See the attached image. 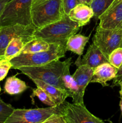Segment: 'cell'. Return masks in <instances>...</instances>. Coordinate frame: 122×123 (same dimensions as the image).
<instances>
[{
    "mask_svg": "<svg viewBox=\"0 0 122 123\" xmlns=\"http://www.w3.org/2000/svg\"><path fill=\"white\" fill-rule=\"evenodd\" d=\"M80 28L78 24L65 13L61 20L37 28L33 34V38L43 40L49 44H60L66 46L68 38L75 34Z\"/></svg>",
    "mask_w": 122,
    "mask_h": 123,
    "instance_id": "1",
    "label": "cell"
},
{
    "mask_svg": "<svg viewBox=\"0 0 122 123\" xmlns=\"http://www.w3.org/2000/svg\"><path fill=\"white\" fill-rule=\"evenodd\" d=\"M65 64L66 60L61 61L59 60L39 66L21 67L18 70L31 80L39 79L69 94L62 80Z\"/></svg>",
    "mask_w": 122,
    "mask_h": 123,
    "instance_id": "2",
    "label": "cell"
},
{
    "mask_svg": "<svg viewBox=\"0 0 122 123\" xmlns=\"http://www.w3.org/2000/svg\"><path fill=\"white\" fill-rule=\"evenodd\" d=\"M65 13L62 0H33L31 7L32 25L37 28L61 20Z\"/></svg>",
    "mask_w": 122,
    "mask_h": 123,
    "instance_id": "3",
    "label": "cell"
},
{
    "mask_svg": "<svg viewBox=\"0 0 122 123\" xmlns=\"http://www.w3.org/2000/svg\"><path fill=\"white\" fill-rule=\"evenodd\" d=\"M66 46L60 44L50 43L49 50L32 54H20L10 60L11 68L18 69L21 67L39 66L64 57Z\"/></svg>",
    "mask_w": 122,
    "mask_h": 123,
    "instance_id": "4",
    "label": "cell"
},
{
    "mask_svg": "<svg viewBox=\"0 0 122 123\" xmlns=\"http://www.w3.org/2000/svg\"><path fill=\"white\" fill-rule=\"evenodd\" d=\"M33 0H10L0 15V27L19 24L32 25L31 7Z\"/></svg>",
    "mask_w": 122,
    "mask_h": 123,
    "instance_id": "5",
    "label": "cell"
},
{
    "mask_svg": "<svg viewBox=\"0 0 122 123\" xmlns=\"http://www.w3.org/2000/svg\"><path fill=\"white\" fill-rule=\"evenodd\" d=\"M63 103L55 107L14 109L4 123H43L54 114H63Z\"/></svg>",
    "mask_w": 122,
    "mask_h": 123,
    "instance_id": "6",
    "label": "cell"
},
{
    "mask_svg": "<svg viewBox=\"0 0 122 123\" xmlns=\"http://www.w3.org/2000/svg\"><path fill=\"white\" fill-rule=\"evenodd\" d=\"M93 43L108 58L114 49L122 47V26L105 29L98 25L93 36Z\"/></svg>",
    "mask_w": 122,
    "mask_h": 123,
    "instance_id": "7",
    "label": "cell"
},
{
    "mask_svg": "<svg viewBox=\"0 0 122 123\" xmlns=\"http://www.w3.org/2000/svg\"><path fill=\"white\" fill-rule=\"evenodd\" d=\"M37 28L33 25H16L0 27V58H4L8 43L14 38H20L25 44L33 40Z\"/></svg>",
    "mask_w": 122,
    "mask_h": 123,
    "instance_id": "8",
    "label": "cell"
},
{
    "mask_svg": "<svg viewBox=\"0 0 122 123\" xmlns=\"http://www.w3.org/2000/svg\"><path fill=\"white\" fill-rule=\"evenodd\" d=\"M63 115L68 123H105L91 114L85 105L65 102Z\"/></svg>",
    "mask_w": 122,
    "mask_h": 123,
    "instance_id": "9",
    "label": "cell"
},
{
    "mask_svg": "<svg viewBox=\"0 0 122 123\" xmlns=\"http://www.w3.org/2000/svg\"><path fill=\"white\" fill-rule=\"evenodd\" d=\"M99 26L105 29L122 26V0H114L99 17Z\"/></svg>",
    "mask_w": 122,
    "mask_h": 123,
    "instance_id": "10",
    "label": "cell"
},
{
    "mask_svg": "<svg viewBox=\"0 0 122 123\" xmlns=\"http://www.w3.org/2000/svg\"><path fill=\"white\" fill-rule=\"evenodd\" d=\"M106 62H109L108 58L95 44L92 43L89 46L83 58H81L80 56L78 57L75 64L77 67L85 65L94 68L100 64Z\"/></svg>",
    "mask_w": 122,
    "mask_h": 123,
    "instance_id": "11",
    "label": "cell"
},
{
    "mask_svg": "<svg viewBox=\"0 0 122 123\" xmlns=\"http://www.w3.org/2000/svg\"><path fill=\"white\" fill-rule=\"evenodd\" d=\"M93 68L82 65L78 67L73 75H72L78 88L77 104L84 105V95L85 90L88 84L90 82L91 79L93 77Z\"/></svg>",
    "mask_w": 122,
    "mask_h": 123,
    "instance_id": "12",
    "label": "cell"
},
{
    "mask_svg": "<svg viewBox=\"0 0 122 123\" xmlns=\"http://www.w3.org/2000/svg\"><path fill=\"white\" fill-rule=\"evenodd\" d=\"M117 68L109 62L100 64L94 68L91 83H99L102 86H108V81L114 79L117 73Z\"/></svg>",
    "mask_w": 122,
    "mask_h": 123,
    "instance_id": "13",
    "label": "cell"
},
{
    "mask_svg": "<svg viewBox=\"0 0 122 123\" xmlns=\"http://www.w3.org/2000/svg\"><path fill=\"white\" fill-rule=\"evenodd\" d=\"M68 15L72 20L77 23L81 27L89 23L94 14L89 5L80 3L73 8Z\"/></svg>",
    "mask_w": 122,
    "mask_h": 123,
    "instance_id": "14",
    "label": "cell"
},
{
    "mask_svg": "<svg viewBox=\"0 0 122 123\" xmlns=\"http://www.w3.org/2000/svg\"><path fill=\"white\" fill-rule=\"evenodd\" d=\"M32 80L35 84L37 87L40 88L46 92L55 101L57 106L63 104L65 102L66 98L70 97V95L68 92H65L56 86L44 82L39 79H33Z\"/></svg>",
    "mask_w": 122,
    "mask_h": 123,
    "instance_id": "15",
    "label": "cell"
},
{
    "mask_svg": "<svg viewBox=\"0 0 122 123\" xmlns=\"http://www.w3.org/2000/svg\"><path fill=\"white\" fill-rule=\"evenodd\" d=\"M90 36L75 34L68 38L66 44L67 51H71L78 56L83 55L86 44L89 40Z\"/></svg>",
    "mask_w": 122,
    "mask_h": 123,
    "instance_id": "16",
    "label": "cell"
},
{
    "mask_svg": "<svg viewBox=\"0 0 122 123\" xmlns=\"http://www.w3.org/2000/svg\"><path fill=\"white\" fill-rule=\"evenodd\" d=\"M26 83L16 76L8 78L4 85V91L10 95H17L22 93L28 88Z\"/></svg>",
    "mask_w": 122,
    "mask_h": 123,
    "instance_id": "17",
    "label": "cell"
},
{
    "mask_svg": "<svg viewBox=\"0 0 122 123\" xmlns=\"http://www.w3.org/2000/svg\"><path fill=\"white\" fill-rule=\"evenodd\" d=\"M50 44L45 41L38 38L33 40L24 45L20 54H32L49 50Z\"/></svg>",
    "mask_w": 122,
    "mask_h": 123,
    "instance_id": "18",
    "label": "cell"
},
{
    "mask_svg": "<svg viewBox=\"0 0 122 123\" xmlns=\"http://www.w3.org/2000/svg\"><path fill=\"white\" fill-rule=\"evenodd\" d=\"M25 43L20 38H14L8 43L5 50L4 58L10 60L21 53Z\"/></svg>",
    "mask_w": 122,
    "mask_h": 123,
    "instance_id": "19",
    "label": "cell"
},
{
    "mask_svg": "<svg viewBox=\"0 0 122 123\" xmlns=\"http://www.w3.org/2000/svg\"><path fill=\"white\" fill-rule=\"evenodd\" d=\"M114 0H92L90 7L93 12L96 20H98L99 17L106 10L108 7L112 3Z\"/></svg>",
    "mask_w": 122,
    "mask_h": 123,
    "instance_id": "20",
    "label": "cell"
},
{
    "mask_svg": "<svg viewBox=\"0 0 122 123\" xmlns=\"http://www.w3.org/2000/svg\"><path fill=\"white\" fill-rule=\"evenodd\" d=\"M37 97L42 103L49 106V107L57 106V105L53 98L40 88L37 87V88L33 89L31 97Z\"/></svg>",
    "mask_w": 122,
    "mask_h": 123,
    "instance_id": "21",
    "label": "cell"
},
{
    "mask_svg": "<svg viewBox=\"0 0 122 123\" xmlns=\"http://www.w3.org/2000/svg\"><path fill=\"white\" fill-rule=\"evenodd\" d=\"M72 64V58H69L66 60V64L63 69V74H62V80H63V84L65 86L69 91V89L71 87V85L72 84L74 79L72 78V76L70 74V67Z\"/></svg>",
    "mask_w": 122,
    "mask_h": 123,
    "instance_id": "22",
    "label": "cell"
},
{
    "mask_svg": "<svg viewBox=\"0 0 122 123\" xmlns=\"http://www.w3.org/2000/svg\"><path fill=\"white\" fill-rule=\"evenodd\" d=\"M109 63L117 68H120L122 65V47L114 49L108 56Z\"/></svg>",
    "mask_w": 122,
    "mask_h": 123,
    "instance_id": "23",
    "label": "cell"
},
{
    "mask_svg": "<svg viewBox=\"0 0 122 123\" xmlns=\"http://www.w3.org/2000/svg\"><path fill=\"white\" fill-rule=\"evenodd\" d=\"M14 110V108L11 105L0 99V123H4Z\"/></svg>",
    "mask_w": 122,
    "mask_h": 123,
    "instance_id": "24",
    "label": "cell"
},
{
    "mask_svg": "<svg viewBox=\"0 0 122 123\" xmlns=\"http://www.w3.org/2000/svg\"><path fill=\"white\" fill-rule=\"evenodd\" d=\"M10 68H11V64L10 60L6 58L0 60V81L6 78Z\"/></svg>",
    "mask_w": 122,
    "mask_h": 123,
    "instance_id": "25",
    "label": "cell"
},
{
    "mask_svg": "<svg viewBox=\"0 0 122 123\" xmlns=\"http://www.w3.org/2000/svg\"><path fill=\"white\" fill-rule=\"evenodd\" d=\"M62 2L64 13L67 14H69L73 8L80 3L79 0H62Z\"/></svg>",
    "mask_w": 122,
    "mask_h": 123,
    "instance_id": "26",
    "label": "cell"
},
{
    "mask_svg": "<svg viewBox=\"0 0 122 123\" xmlns=\"http://www.w3.org/2000/svg\"><path fill=\"white\" fill-rule=\"evenodd\" d=\"M43 123H68L62 114H54Z\"/></svg>",
    "mask_w": 122,
    "mask_h": 123,
    "instance_id": "27",
    "label": "cell"
},
{
    "mask_svg": "<svg viewBox=\"0 0 122 123\" xmlns=\"http://www.w3.org/2000/svg\"><path fill=\"white\" fill-rule=\"evenodd\" d=\"M113 80V82H112V86H117V85H118L119 83L122 81V65L117 70L116 76Z\"/></svg>",
    "mask_w": 122,
    "mask_h": 123,
    "instance_id": "28",
    "label": "cell"
},
{
    "mask_svg": "<svg viewBox=\"0 0 122 123\" xmlns=\"http://www.w3.org/2000/svg\"><path fill=\"white\" fill-rule=\"evenodd\" d=\"M10 0H0V15L2 13V11L4 9L5 7Z\"/></svg>",
    "mask_w": 122,
    "mask_h": 123,
    "instance_id": "29",
    "label": "cell"
},
{
    "mask_svg": "<svg viewBox=\"0 0 122 123\" xmlns=\"http://www.w3.org/2000/svg\"><path fill=\"white\" fill-rule=\"evenodd\" d=\"M118 85L120 86V98L122 99V81L120 82L118 84Z\"/></svg>",
    "mask_w": 122,
    "mask_h": 123,
    "instance_id": "30",
    "label": "cell"
},
{
    "mask_svg": "<svg viewBox=\"0 0 122 123\" xmlns=\"http://www.w3.org/2000/svg\"><path fill=\"white\" fill-rule=\"evenodd\" d=\"M120 110L122 113V99H121L120 102Z\"/></svg>",
    "mask_w": 122,
    "mask_h": 123,
    "instance_id": "31",
    "label": "cell"
},
{
    "mask_svg": "<svg viewBox=\"0 0 122 123\" xmlns=\"http://www.w3.org/2000/svg\"><path fill=\"white\" fill-rule=\"evenodd\" d=\"M92 1V0H86V4H87V5H89H89L90 4Z\"/></svg>",
    "mask_w": 122,
    "mask_h": 123,
    "instance_id": "32",
    "label": "cell"
},
{
    "mask_svg": "<svg viewBox=\"0 0 122 123\" xmlns=\"http://www.w3.org/2000/svg\"><path fill=\"white\" fill-rule=\"evenodd\" d=\"M80 3H83V4H86V0H79Z\"/></svg>",
    "mask_w": 122,
    "mask_h": 123,
    "instance_id": "33",
    "label": "cell"
},
{
    "mask_svg": "<svg viewBox=\"0 0 122 123\" xmlns=\"http://www.w3.org/2000/svg\"><path fill=\"white\" fill-rule=\"evenodd\" d=\"M1 86H0V92H1Z\"/></svg>",
    "mask_w": 122,
    "mask_h": 123,
    "instance_id": "34",
    "label": "cell"
},
{
    "mask_svg": "<svg viewBox=\"0 0 122 123\" xmlns=\"http://www.w3.org/2000/svg\"><path fill=\"white\" fill-rule=\"evenodd\" d=\"M1 59H2V58H0V60H1Z\"/></svg>",
    "mask_w": 122,
    "mask_h": 123,
    "instance_id": "35",
    "label": "cell"
},
{
    "mask_svg": "<svg viewBox=\"0 0 122 123\" xmlns=\"http://www.w3.org/2000/svg\"><path fill=\"white\" fill-rule=\"evenodd\" d=\"M0 99H1V98H0Z\"/></svg>",
    "mask_w": 122,
    "mask_h": 123,
    "instance_id": "36",
    "label": "cell"
}]
</instances>
